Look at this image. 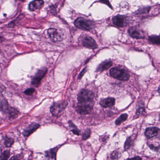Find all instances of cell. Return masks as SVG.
Wrapping results in <instances>:
<instances>
[{"mask_svg":"<svg viewBox=\"0 0 160 160\" xmlns=\"http://www.w3.org/2000/svg\"><path fill=\"white\" fill-rule=\"evenodd\" d=\"M151 9V7H146L141 8H139L137 11L136 14H144L148 13Z\"/></svg>","mask_w":160,"mask_h":160,"instance_id":"20","label":"cell"},{"mask_svg":"<svg viewBox=\"0 0 160 160\" xmlns=\"http://www.w3.org/2000/svg\"><path fill=\"white\" fill-rule=\"evenodd\" d=\"M75 26L79 29L90 31L94 26V22L83 18H78L74 22Z\"/></svg>","mask_w":160,"mask_h":160,"instance_id":"2","label":"cell"},{"mask_svg":"<svg viewBox=\"0 0 160 160\" xmlns=\"http://www.w3.org/2000/svg\"><path fill=\"white\" fill-rule=\"evenodd\" d=\"M91 133V131L90 129H87L85 130L84 133H83L82 140L85 141V140H87L90 137Z\"/></svg>","mask_w":160,"mask_h":160,"instance_id":"24","label":"cell"},{"mask_svg":"<svg viewBox=\"0 0 160 160\" xmlns=\"http://www.w3.org/2000/svg\"><path fill=\"white\" fill-rule=\"evenodd\" d=\"M40 127V125L37 123H33L29 125L23 130V134L25 137H28L35 131Z\"/></svg>","mask_w":160,"mask_h":160,"instance_id":"12","label":"cell"},{"mask_svg":"<svg viewBox=\"0 0 160 160\" xmlns=\"http://www.w3.org/2000/svg\"><path fill=\"white\" fill-rule=\"evenodd\" d=\"M115 103V99L114 98H108L101 100L100 104L103 108H108L113 106Z\"/></svg>","mask_w":160,"mask_h":160,"instance_id":"15","label":"cell"},{"mask_svg":"<svg viewBox=\"0 0 160 160\" xmlns=\"http://www.w3.org/2000/svg\"><path fill=\"white\" fill-rule=\"evenodd\" d=\"M132 140L131 137H128V138H127L126 141L125 142V146H124L125 151L128 150L130 148L132 144Z\"/></svg>","mask_w":160,"mask_h":160,"instance_id":"23","label":"cell"},{"mask_svg":"<svg viewBox=\"0 0 160 160\" xmlns=\"http://www.w3.org/2000/svg\"><path fill=\"white\" fill-rule=\"evenodd\" d=\"M128 115L126 113L123 114L121 115L116 120V125H120L121 123L124 122V121H126L127 119Z\"/></svg>","mask_w":160,"mask_h":160,"instance_id":"18","label":"cell"},{"mask_svg":"<svg viewBox=\"0 0 160 160\" xmlns=\"http://www.w3.org/2000/svg\"><path fill=\"white\" fill-rule=\"evenodd\" d=\"M59 146L51 148L45 152V158L47 160H56V153Z\"/></svg>","mask_w":160,"mask_h":160,"instance_id":"13","label":"cell"},{"mask_svg":"<svg viewBox=\"0 0 160 160\" xmlns=\"http://www.w3.org/2000/svg\"><path fill=\"white\" fill-rule=\"evenodd\" d=\"M158 91L159 93V94H160V86L159 87L158 89Z\"/></svg>","mask_w":160,"mask_h":160,"instance_id":"33","label":"cell"},{"mask_svg":"<svg viewBox=\"0 0 160 160\" xmlns=\"http://www.w3.org/2000/svg\"><path fill=\"white\" fill-rule=\"evenodd\" d=\"M3 140L4 144L5 146L7 148L10 147L14 142V139L10 138V137H8V136H5L3 138Z\"/></svg>","mask_w":160,"mask_h":160,"instance_id":"17","label":"cell"},{"mask_svg":"<svg viewBox=\"0 0 160 160\" xmlns=\"http://www.w3.org/2000/svg\"><path fill=\"white\" fill-rule=\"evenodd\" d=\"M113 24L118 27H123L127 24L126 17L123 15H117L113 18Z\"/></svg>","mask_w":160,"mask_h":160,"instance_id":"9","label":"cell"},{"mask_svg":"<svg viewBox=\"0 0 160 160\" xmlns=\"http://www.w3.org/2000/svg\"><path fill=\"white\" fill-rule=\"evenodd\" d=\"M94 94L88 89H83L78 94L79 102H94Z\"/></svg>","mask_w":160,"mask_h":160,"instance_id":"4","label":"cell"},{"mask_svg":"<svg viewBox=\"0 0 160 160\" xmlns=\"http://www.w3.org/2000/svg\"><path fill=\"white\" fill-rule=\"evenodd\" d=\"M145 134L147 138L151 139L160 135V129L156 127H150L146 129Z\"/></svg>","mask_w":160,"mask_h":160,"instance_id":"11","label":"cell"},{"mask_svg":"<svg viewBox=\"0 0 160 160\" xmlns=\"http://www.w3.org/2000/svg\"><path fill=\"white\" fill-rule=\"evenodd\" d=\"M35 90L34 88H28V89L25 90L24 91V93L25 95H28V96H31L34 94Z\"/></svg>","mask_w":160,"mask_h":160,"instance_id":"25","label":"cell"},{"mask_svg":"<svg viewBox=\"0 0 160 160\" xmlns=\"http://www.w3.org/2000/svg\"><path fill=\"white\" fill-rule=\"evenodd\" d=\"M86 68H85L81 72V73H80V75H79V79H81L83 77L84 74H85V72H86Z\"/></svg>","mask_w":160,"mask_h":160,"instance_id":"31","label":"cell"},{"mask_svg":"<svg viewBox=\"0 0 160 160\" xmlns=\"http://www.w3.org/2000/svg\"><path fill=\"white\" fill-rule=\"evenodd\" d=\"M126 160H142V158L139 156H137V157H134L132 158H129Z\"/></svg>","mask_w":160,"mask_h":160,"instance_id":"32","label":"cell"},{"mask_svg":"<svg viewBox=\"0 0 160 160\" xmlns=\"http://www.w3.org/2000/svg\"><path fill=\"white\" fill-rule=\"evenodd\" d=\"M22 158V156L21 155H17L12 157L9 160H20Z\"/></svg>","mask_w":160,"mask_h":160,"instance_id":"27","label":"cell"},{"mask_svg":"<svg viewBox=\"0 0 160 160\" xmlns=\"http://www.w3.org/2000/svg\"><path fill=\"white\" fill-rule=\"evenodd\" d=\"M44 2L42 0H35L30 3L29 5V9L31 11H35L39 9L43 6Z\"/></svg>","mask_w":160,"mask_h":160,"instance_id":"14","label":"cell"},{"mask_svg":"<svg viewBox=\"0 0 160 160\" xmlns=\"http://www.w3.org/2000/svg\"><path fill=\"white\" fill-rule=\"evenodd\" d=\"M100 2H101L103 3L106 4L108 6L110 7L111 8H112L111 5V3H110L109 0H101Z\"/></svg>","mask_w":160,"mask_h":160,"instance_id":"30","label":"cell"},{"mask_svg":"<svg viewBox=\"0 0 160 160\" xmlns=\"http://www.w3.org/2000/svg\"><path fill=\"white\" fill-rule=\"evenodd\" d=\"M111 77L121 81H127L130 75L125 69L119 67L114 68L110 70Z\"/></svg>","mask_w":160,"mask_h":160,"instance_id":"1","label":"cell"},{"mask_svg":"<svg viewBox=\"0 0 160 160\" xmlns=\"http://www.w3.org/2000/svg\"><path fill=\"white\" fill-rule=\"evenodd\" d=\"M93 102H79L76 107V111L80 114H89L92 112L94 106Z\"/></svg>","mask_w":160,"mask_h":160,"instance_id":"3","label":"cell"},{"mask_svg":"<svg viewBox=\"0 0 160 160\" xmlns=\"http://www.w3.org/2000/svg\"><path fill=\"white\" fill-rule=\"evenodd\" d=\"M148 146L152 150L156 151V152H158L160 149V145L159 144L157 143L156 144L152 143H148Z\"/></svg>","mask_w":160,"mask_h":160,"instance_id":"22","label":"cell"},{"mask_svg":"<svg viewBox=\"0 0 160 160\" xmlns=\"http://www.w3.org/2000/svg\"><path fill=\"white\" fill-rule=\"evenodd\" d=\"M119 152L117 151H114L113 152H112L111 155V158L112 159H117L119 157Z\"/></svg>","mask_w":160,"mask_h":160,"instance_id":"26","label":"cell"},{"mask_svg":"<svg viewBox=\"0 0 160 160\" xmlns=\"http://www.w3.org/2000/svg\"><path fill=\"white\" fill-rule=\"evenodd\" d=\"M67 104V102L65 101L55 102L51 107V112L54 116H58L65 110Z\"/></svg>","mask_w":160,"mask_h":160,"instance_id":"5","label":"cell"},{"mask_svg":"<svg viewBox=\"0 0 160 160\" xmlns=\"http://www.w3.org/2000/svg\"><path fill=\"white\" fill-rule=\"evenodd\" d=\"M149 40L153 44L160 45V35L159 36H151L149 37Z\"/></svg>","mask_w":160,"mask_h":160,"instance_id":"19","label":"cell"},{"mask_svg":"<svg viewBox=\"0 0 160 160\" xmlns=\"http://www.w3.org/2000/svg\"><path fill=\"white\" fill-rule=\"evenodd\" d=\"M47 69L46 68H43L39 69L37 73L34 76L32 81V84L35 86H38L40 84V82L44 78L47 74Z\"/></svg>","mask_w":160,"mask_h":160,"instance_id":"7","label":"cell"},{"mask_svg":"<svg viewBox=\"0 0 160 160\" xmlns=\"http://www.w3.org/2000/svg\"><path fill=\"white\" fill-rule=\"evenodd\" d=\"M51 40L54 42H60L63 39V35L60 31L55 28H50L48 31Z\"/></svg>","mask_w":160,"mask_h":160,"instance_id":"6","label":"cell"},{"mask_svg":"<svg viewBox=\"0 0 160 160\" xmlns=\"http://www.w3.org/2000/svg\"><path fill=\"white\" fill-rule=\"evenodd\" d=\"M71 131H72V132H73L74 134H75V135H78V136L80 135V131L78 129V128H77L73 129L71 130Z\"/></svg>","mask_w":160,"mask_h":160,"instance_id":"28","label":"cell"},{"mask_svg":"<svg viewBox=\"0 0 160 160\" xmlns=\"http://www.w3.org/2000/svg\"><path fill=\"white\" fill-rule=\"evenodd\" d=\"M128 33L131 37L136 39H143L144 34L142 31L136 27H131L128 30Z\"/></svg>","mask_w":160,"mask_h":160,"instance_id":"10","label":"cell"},{"mask_svg":"<svg viewBox=\"0 0 160 160\" xmlns=\"http://www.w3.org/2000/svg\"><path fill=\"white\" fill-rule=\"evenodd\" d=\"M82 44L84 47L91 49L97 48L98 45L95 39L91 37L86 36L83 39Z\"/></svg>","mask_w":160,"mask_h":160,"instance_id":"8","label":"cell"},{"mask_svg":"<svg viewBox=\"0 0 160 160\" xmlns=\"http://www.w3.org/2000/svg\"><path fill=\"white\" fill-rule=\"evenodd\" d=\"M145 112V109L143 108H140V109H138L136 112V114L138 115L142 114L144 112Z\"/></svg>","mask_w":160,"mask_h":160,"instance_id":"29","label":"cell"},{"mask_svg":"<svg viewBox=\"0 0 160 160\" xmlns=\"http://www.w3.org/2000/svg\"><path fill=\"white\" fill-rule=\"evenodd\" d=\"M10 157V151L8 149L2 152L1 156V160H8Z\"/></svg>","mask_w":160,"mask_h":160,"instance_id":"21","label":"cell"},{"mask_svg":"<svg viewBox=\"0 0 160 160\" xmlns=\"http://www.w3.org/2000/svg\"><path fill=\"white\" fill-rule=\"evenodd\" d=\"M113 63L111 60H106L104 62H102L101 64L99 65L97 68V72H102L107 70L112 66Z\"/></svg>","mask_w":160,"mask_h":160,"instance_id":"16","label":"cell"}]
</instances>
